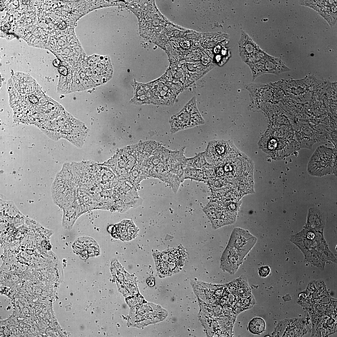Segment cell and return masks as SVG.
Listing matches in <instances>:
<instances>
[{
    "instance_id": "19",
    "label": "cell",
    "mask_w": 337,
    "mask_h": 337,
    "mask_svg": "<svg viewBox=\"0 0 337 337\" xmlns=\"http://www.w3.org/2000/svg\"><path fill=\"white\" fill-rule=\"evenodd\" d=\"M0 10L1 11V9H2V7H4V3H3V2L2 1H0Z\"/></svg>"
},
{
    "instance_id": "17",
    "label": "cell",
    "mask_w": 337,
    "mask_h": 337,
    "mask_svg": "<svg viewBox=\"0 0 337 337\" xmlns=\"http://www.w3.org/2000/svg\"><path fill=\"white\" fill-rule=\"evenodd\" d=\"M10 28V25L8 23L5 24L3 27V29L5 32H7Z\"/></svg>"
},
{
    "instance_id": "13",
    "label": "cell",
    "mask_w": 337,
    "mask_h": 337,
    "mask_svg": "<svg viewBox=\"0 0 337 337\" xmlns=\"http://www.w3.org/2000/svg\"><path fill=\"white\" fill-rule=\"evenodd\" d=\"M266 324L265 321L260 317L253 318L249 323L248 329L249 331L254 335H260L265 330Z\"/></svg>"
},
{
    "instance_id": "16",
    "label": "cell",
    "mask_w": 337,
    "mask_h": 337,
    "mask_svg": "<svg viewBox=\"0 0 337 337\" xmlns=\"http://www.w3.org/2000/svg\"><path fill=\"white\" fill-rule=\"evenodd\" d=\"M61 63V61L58 59H55L53 61V64L54 66L58 67L60 66Z\"/></svg>"
},
{
    "instance_id": "12",
    "label": "cell",
    "mask_w": 337,
    "mask_h": 337,
    "mask_svg": "<svg viewBox=\"0 0 337 337\" xmlns=\"http://www.w3.org/2000/svg\"><path fill=\"white\" fill-rule=\"evenodd\" d=\"M184 179L190 178L203 181L208 180L203 169L187 167L184 168Z\"/></svg>"
},
{
    "instance_id": "1",
    "label": "cell",
    "mask_w": 337,
    "mask_h": 337,
    "mask_svg": "<svg viewBox=\"0 0 337 337\" xmlns=\"http://www.w3.org/2000/svg\"><path fill=\"white\" fill-rule=\"evenodd\" d=\"M307 226L291 237V241L300 249L306 260L316 265H324L326 261L336 262L324 238L323 228Z\"/></svg>"
},
{
    "instance_id": "15",
    "label": "cell",
    "mask_w": 337,
    "mask_h": 337,
    "mask_svg": "<svg viewBox=\"0 0 337 337\" xmlns=\"http://www.w3.org/2000/svg\"><path fill=\"white\" fill-rule=\"evenodd\" d=\"M58 71L60 74L65 76L67 75V70L66 67L64 66H60L58 68Z\"/></svg>"
},
{
    "instance_id": "3",
    "label": "cell",
    "mask_w": 337,
    "mask_h": 337,
    "mask_svg": "<svg viewBox=\"0 0 337 337\" xmlns=\"http://www.w3.org/2000/svg\"><path fill=\"white\" fill-rule=\"evenodd\" d=\"M204 152L207 162L212 164L236 156L241 153L232 141L223 140L209 142Z\"/></svg>"
},
{
    "instance_id": "2",
    "label": "cell",
    "mask_w": 337,
    "mask_h": 337,
    "mask_svg": "<svg viewBox=\"0 0 337 337\" xmlns=\"http://www.w3.org/2000/svg\"><path fill=\"white\" fill-rule=\"evenodd\" d=\"M205 123L197 106L195 98L188 103L172 119L171 131L174 133Z\"/></svg>"
},
{
    "instance_id": "20",
    "label": "cell",
    "mask_w": 337,
    "mask_h": 337,
    "mask_svg": "<svg viewBox=\"0 0 337 337\" xmlns=\"http://www.w3.org/2000/svg\"><path fill=\"white\" fill-rule=\"evenodd\" d=\"M29 1H22V2L23 4H26L27 2H29Z\"/></svg>"
},
{
    "instance_id": "14",
    "label": "cell",
    "mask_w": 337,
    "mask_h": 337,
    "mask_svg": "<svg viewBox=\"0 0 337 337\" xmlns=\"http://www.w3.org/2000/svg\"><path fill=\"white\" fill-rule=\"evenodd\" d=\"M271 270L270 268L268 266H263L259 267L258 269V273L259 276L262 277H265L270 274Z\"/></svg>"
},
{
    "instance_id": "4",
    "label": "cell",
    "mask_w": 337,
    "mask_h": 337,
    "mask_svg": "<svg viewBox=\"0 0 337 337\" xmlns=\"http://www.w3.org/2000/svg\"><path fill=\"white\" fill-rule=\"evenodd\" d=\"M185 253L180 249L164 252L157 256L156 265L159 274L165 276L179 271L183 265L186 259Z\"/></svg>"
},
{
    "instance_id": "10",
    "label": "cell",
    "mask_w": 337,
    "mask_h": 337,
    "mask_svg": "<svg viewBox=\"0 0 337 337\" xmlns=\"http://www.w3.org/2000/svg\"><path fill=\"white\" fill-rule=\"evenodd\" d=\"M116 227L112 235L122 240H130L134 237L136 233L135 228L131 225L119 224Z\"/></svg>"
},
{
    "instance_id": "6",
    "label": "cell",
    "mask_w": 337,
    "mask_h": 337,
    "mask_svg": "<svg viewBox=\"0 0 337 337\" xmlns=\"http://www.w3.org/2000/svg\"><path fill=\"white\" fill-rule=\"evenodd\" d=\"M238 45L240 56L242 61L248 65L262 58L265 52L243 30L241 32Z\"/></svg>"
},
{
    "instance_id": "11",
    "label": "cell",
    "mask_w": 337,
    "mask_h": 337,
    "mask_svg": "<svg viewBox=\"0 0 337 337\" xmlns=\"http://www.w3.org/2000/svg\"><path fill=\"white\" fill-rule=\"evenodd\" d=\"M209 164L207 161L204 152H200L195 156L186 158L184 167L203 169Z\"/></svg>"
},
{
    "instance_id": "8",
    "label": "cell",
    "mask_w": 337,
    "mask_h": 337,
    "mask_svg": "<svg viewBox=\"0 0 337 337\" xmlns=\"http://www.w3.org/2000/svg\"><path fill=\"white\" fill-rule=\"evenodd\" d=\"M74 252L83 259L99 256L100 254L99 246L92 237L84 236L78 238L72 245Z\"/></svg>"
},
{
    "instance_id": "9",
    "label": "cell",
    "mask_w": 337,
    "mask_h": 337,
    "mask_svg": "<svg viewBox=\"0 0 337 337\" xmlns=\"http://www.w3.org/2000/svg\"><path fill=\"white\" fill-rule=\"evenodd\" d=\"M245 258L233 247L227 246L221 259L222 268L230 274H234L242 263Z\"/></svg>"
},
{
    "instance_id": "5",
    "label": "cell",
    "mask_w": 337,
    "mask_h": 337,
    "mask_svg": "<svg viewBox=\"0 0 337 337\" xmlns=\"http://www.w3.org/2000/svg\"><path fill=\"white\" fill-rule=\"evenodd\" d=\"M248 66L252 73L253 80L264 74L278 75L291 70L281 58L270 56L265 52L262 58Z\"/></svg>"
},
{
    "instance_id": "7",
    "label": "cell",
    "mask_w": 337,
    "mask_h": 337,
    "mask_svg": "<svg viewBox=\"0 0 337 337\" xmlns=\"http://www.w3.org/2000/svg\"><path fill=\"white\" fill-rule=\"evenodd\" d=\"M257 241V238L248 231L236 227L232 231L227 246L236 249L245 258Z\"/></svg>"
},
{
    "instance_id": "18",
    "label": "cell",
    "mask_w": 337,
    "mask_h": 337,
    "mask_svg": "<svg viewBox=\"0 0 337 337\" xmlns=\"http://www.w3.org/2000/svg\"><path fill=\"white\" fill-rule=\"evenodd\" d=\"M59 27L61 29H63L66 27V24L64 22H61L59 24Z\"/></svg>"
}]
</instances>
